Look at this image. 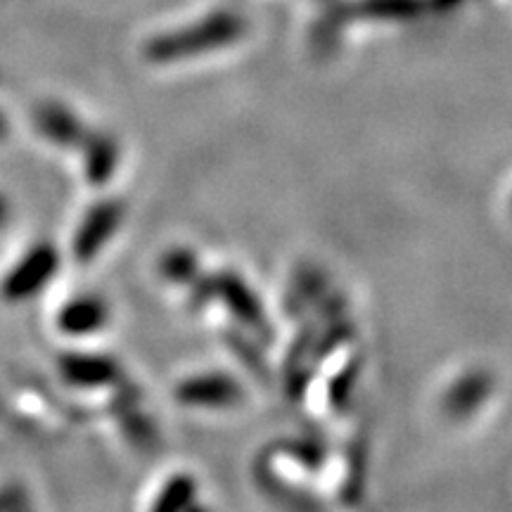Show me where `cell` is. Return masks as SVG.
<instances>
[{
  "mask_svg": "<svg viewBox=\"0 0 512 512\" xmlns=\"http://www.w3.org/2000/svg\"><path fill=\"white\" fill-rule=\"evenodd\" d=\"M53 254L48 249H38L24 261L22 268H17V273L12 275L8 290L15 294V297H24V294H31L36 287L43 285V280L48 278L50 271H53Z\"/></svg>",
  "mask_w": 512,
  "mask_h": 512,
  "instance_id": "obj_1",
  "label": "cell"
},
{
  "mask_svg": "<svg viewBox=\"0 0 512 512\" xmlns=\"http://www.w3.org/2000/svg\"><path fill=\"white\" fill-rule=\"evenodd\" d=\"M105 320V309H102L100 302L95 299H79V302H72L62 313V328L69 332H91L98 330Z\"/></svg>",
  "mask_w": 512,
  "mask_h": 512,
  "instance_id": "obj_2",
  "label": "cell"
}]
</instances>
